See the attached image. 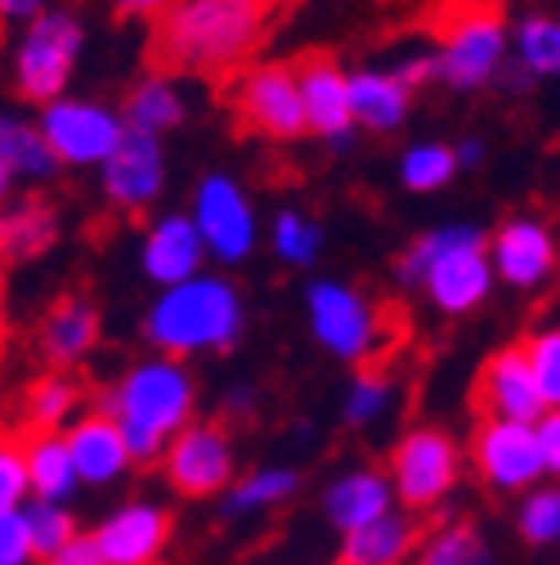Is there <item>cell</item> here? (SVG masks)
Instances as JSON below:
<instances>
[{"label": "cell", "instance_id": "1", "mask_svg": "<svg viewBox=\"0 0 560 565\" xmlns=\"http://www.w3.org/2000/svg\"><path fill=\"white\" fill-rule=\"evenodd\" d=\"M283 6L288 0H162L149 32L153 73H189L202 82L238 77Z\"/></svg>", "mask_w": 560, "mask_h": 565}, {"label": "cell", "instance_id": "2", "mask_svg": "<svg viewBox=\"0 0 560 565\" xmlns=\"http://www.w3.org/2000/svg\"><path fill=\"white\" fill-rule=\"evenodd\" d=\"M99 413L121 431L130 462H153L193 422V377L175 360H144L99 399Z\"/></svg>", "mask_w": 560, "mask_h": 565}, {"label": "cell", "instance_id": "3", "mask_svg": "<svg viewBox=\"0 0 560 565\" xmlns=\"http://www.w3.org/2000/svg\"><path fill=\"white\" fill-rule=\"evenodd\" d=\"M144 332L171 360L197 350H229L243 337V297L229 278L193 274L158 297Z\"/></svg>", "mask_w": 560, "mask_h": 565}, {"label": "cell", "instance_id": "4", "mask_svg": "<svg viewBox=\"0 0 560 565\" xmlns=\"http://www.w3.org/2000/svg\"><path fill=\"white\" fill-rule=\"evenodd\" d=\"M399 278L403 282H427L431 301L444 315H466L475 310L488 288H494V269L484 256V234L471 225H444L417 238L399 256Z\"/></svg>", "mask_w": 560, "mask_h": 565}, {"label": "cell", "instance_id": "5", "mask_svg": "<svg viewBox=\"0 0 560 565\" xmlns=\"http://www.w3.org/2000/svg\"><path fill=\"white\" fill-rule=\"evenodd\" d=\"M435 67L457 90H480L503 63V6L498 0H444L431 14Z\"/></svg>", "mask_w": 560, "mask_h": 565}, {"label": "cell", "instance_id": "6", "mask_svg": "<svg viewBox=\"0 0 560 565\" xmlns=\"http://www.w3.org/2000/svg\"><path fill=\"white\" fill-rule=\"evenodd\" d=\"M305 306H310L314 337L332 350L336 360H349V364H373L377 360V345L390 328V319H386L390 310H381L373 297L345 288V282H332V278L310 282Z\"/></svg>", "mask_w": 560, "mask_h": 565}, {"label": "cell", "instance_id": "7", "mask_svg": "<svg viewBox=\"0 0 560 565\" xmlns=\"http://www.w3.org/2000/svg\"><path fill=\"white\" fill-rule=\"evenodd\" d=\"M77 54H82V23L73 14H36L14 58L19 95L32 104H54L67 77H73Z\"/></svg>", "mask_w": 560, "mask_h": 565}, {"label": "cell", "instance_id": "8", "mask_svg": "<svg viewBox=\"0 0 560 565\" xmlns=\"http://www.w3.org/2000/svg\"><path fill=\"white\" fill-rule=\"evenodd\" d=\"M234 117L243 130H256L265 139H301L305 135V108L297 95V77H292V63H260L247 67L234 82Z\"/></svg>", "mask_w": 560, "mask_h": 565}, {"label": "cell", "instance_id": "9", "mask_svg": "<svg viewBox=\"0 0 560 565\" xmlns=\"http://www.w3.org/2000/svg\"><path fill=\"white\" fill-rule=\"evenodd\" d=\"M457 467H462V454L457 445L435 431V427H417L399 440L395 449V499L408 508V512H431L444 493L457 484Z\"/></svg>", "mask_w": 560, "mask_h": 565}, {"label": "cell", "instance_id": "10", "mask_svg": "<svg viewBox=\"0 0 560 565\" xmlns=\"http://www.w3.org/2000/svg\"><path fill=\"white\" fill-rule=\"evenodd\" d=\"M193 230L202 238V252H216V260L238 265L256 247V216L247 193L229 175H202L193 193Z\"/></svg>", "mask_w": 560, "mask_h": 565}, {"label": "cell", "instance_id": "11", "mask_svg": "<svg viewBox=\"0 0 560 565\" xmlns=\"http://www.w3.org/2000/svg\"><path fill=\"white\" fill-rule=\"evenodd\" d=\"M166 480L184 493V499H212V493H225L234 484V440L229 431L212 427V422H197V427H184L166 449Z\"/></svg>", "mask_w": 560, "mask_h": 565}, {"label": "cell", "instance_id": "12", "mask_svg": "<svg viewBox=\"0 0 560 565\" xmlns=\"http://www.w3.org/2000/svg\"><path fill=\"white\" fill-rule=\"evenodd\" d=\"M41 139L54 153V162L67 167H90L104 162L121 135V117L99 108V104H82V99H54L41 113Z\"/></svg>", "mask_w": 560, "mask_h": 565}, {"label": "cell", "instance_id": "13", "mask_svg": "<svg viewBox=\"0 0 560 565\" xmlns=\"http://www.w3.org/2000/svg\"><path fill=\"white\" fill-rule=\"evenodd\" d=\"M475 471L488 489L511 493V489H529L542 476L538 462V445H534V427L529 422H484L471 445Z\"/></svg>", "mask_w": 560, "mask_h": 565}, {"label": "cell", "instance_id": "14", "mask_svg": "<svg viewBox=\"0 0 560 565\" xmlns=\"http://www.w3.org/2000/svg\"><path fill=\"white\" fill-rule=\"evenodd\" d=\"M104 167V193L112 206L121 211H139L162 193L166 180V162H162V145L153 135H139L130 126H121L112 153L99 162Z\"/></svg>", "mask_w": 560, "mask_h": 565}, {"label": "cell", "instance_id": "15", "mask_svg": "<svg viewBox=\"0 0 560 565\" xmlns=\"http://www.w3.org/2000/svg\"><path fill=\"white\" fill-rule=\"evenodd\" d=\"M475 408L484 413V422H534L547 413L534 377H529V364H525V350L520 345H507L488 360L475 377Z\"/></svg>", "mask_w": 560, "mask_h": 565}, {"label": "cell", "instance_id": "16", "mask_svg": "<svg viewBox=\"0 0 560 565\" xmlns=\"http://www.w3.org/2000/svg\"><path fill=\"white\" fill-rule=\"evenodd\" d=\"M104 565H158L171 539V512L153 503H126L90 534Z\"/></svg>", "mask_w": 560, "mask_h": 565}, {"label": "cell", "instance_id": "17", "mask_svg": "<svg viewBox=\"0 0 560 565\" xmlns=\"http://www.w3.org/2000/svg\"><path fill=\"white\" fill-rule=\"evenodd\" d=\"M292 77H297V95L305 108V130L327 135V139H345L355 121H349L345 73L336 67V58L327 50H305L292 58Z\"/></svg>", "mask_w": 560, "mask_h": 565}, {"label": "cell", "instance_id": "18", "mask_svg": "<svg viewBox=\"0 0 560 565\" xmlns=\"http://www.w3.org/2000/svg\"><path fill=\"white\" fill-rule=\"evenodd\" d=\"M488 269L511 288H542L556 269V238L547 225L516 216L488 243Z\"/></svg>", "mask_w": 560, "mask_h": 565}, {"label": "cell", "instance_id": "19", "mask_svg": "<svg viewBox=\"0 0 560 565\" xmlns=\"http://www.w3.org/2000/svg\"><path fill=\"white\" fill-rule=\"evenodd\" d=\"M99 341V310L77 297V292H63L45 319H41V350L54 369H73L86 350H95Z\"/></svg>", "mask_w": 560, "mask_h": 565}, {"label": "cell", "instance_id": "20", "mask_svg": "<svg viewBox=\"0 0 560 565\" xmlns=\"http://www.w3.org/2000/svg\"><path fill=\"white\" fill-rule=\"evenodd\" d=\"M417 543H422V525L408 512H386L345 534L336 565H408Z\"/></svg>", "mask_w": 560, "mask_h": 565}, {"label": "cell", "instance_id": "21", "mask_svg": "<svg viewBox=\"0 0 560 565\" xmlns=\"http://www.w3.org/2000/svg\"><path fill=\"white\" fill-rule=\"evenodd\" d=\"M63 445H67V458H73L77 480H86V484H108L130 467L126 440L104 413H86L77 427L63 436Z\"/></svg>", "mask_w": 560, "mask_h": 565}, {"label": "cell", "instance_id": "22", "mask_svg": "<svg viewBox=\"0 0 560 565\" xmlns=\"http://www.w3.org/2000/svg\"><path fill=\"white\" fill-rule=\"evenodd\" d=\"M202 256L206 252H202V238H197L189 216H166L144 238V269H149V278L162 282V288H175V282L193 278Z\"/></svg>", "mask_w": 560, "mask_h": 565}, {"label": "cell", "instance_id": "23", "mask_svg": "<svg viewBox=\"0 0 560 565\" xmlns=\"http://www.w3.org/2000/svg\"><path fill=\"white\" fill-rule=\"evenodd\" d=\"M58 216L45 198H23L10 211H0V265H23L54 247Z\"/></svg>", "mask_w": 560, "mask_h": 565}, {"label": "cell", "instance_id": "24", "mask_svg": "<svg viewBox=\"0 0 560 565\" xmlns=\"http://www.w3.org/2000/svg\"><path fill=\"white\" fill-rule=\"evenodd\" d=\"M390 499H395V493H390V480L381 471H349V476H341L327 489L323 512H327V521L341 534H349V530H359V525L386 516L390 512Z\"/></svg>", "mask_w": 560, "mask_h": 565}, {"label": "cell", "instance_id": "25", "mask_svg": "<svg viewBox=\"0 0 560 565\" xmlns=\"http://www.w3.org/2000/svg\"><path fill=\"white\" fill-rule=\"evenodd\" d=\"M345 99H349V121L368 130H395L408 117L412 90L395 73H359L345 77Z\"/></svg>", "mask_w": 560, "mask_h": 565}, {"label": "cell", "instance_id": "26", "mask_svg": "<svg viewBox=\"0 0 560 565\" xmlns=\"http://www.w3.org/2000/svg\"><path fill=\"white\" fill-rule=\"evenodd\" d=\"M77 404H82V382L77 377H67L58 369L45 373V377H36L23 391V413H19L14 436L23 440V436H50V431H58L63 422L77 413Z\"/></svg>", "mask_w": 560, "mask_h": 565}, {"label": "cell", "instance_id": "27", "mask_svg": "<svg viewBox=\"0 0 560 565\" xmlns=\"http://www.w3.org/2000/svg\"><path fill=\"white\" fill-rule=\"evenodd\" d=\"M23 467H28V489H36L41 503H63L77 489V471L73 458H67L63 431L23 436Z\"/></svg>", "mask_w": 560, "mask_h": 565}, {"label": "cell", "instance_id": "28", "mask_svg": "<svg viewBox=\"0 0 560 565\" xmlns=\"http://www.w3.org/2000/svg\"><path fill=\"white\" fill-rule=\"evenodd\" d=\"M0 167L10 175H28V180H50L58 171L41 130L19 117H0Z\"/></svg>", "mask_w": 560, "mask_h": 565}, {"label": "cell", "instance_id": "29", "mask_svg": "<svg viewBox=\"0 0 560 565\" xmlns=\"http://www.w3.org/2000/svg\"><path fill=\"white\" fill-rule=\"evenodd\" d=\"M180 121H184V99L175 95V86H171L166 77H149V82H139V86L130 90V99H126V121H121V126L158 139L162 130H171V126H180Z\"/></svg>", "mask_w": 560, "mask_h": 565}, {"label": "cell", "instance_id": "30", "mask_svg": "<svg viewBox=\"0 0 560 565\" xmlns=\"http://www.w3.org/2000/svg\"><path fill=\"white\" fill-rule=\"evenodd\" d=\"M412 556L417 565H494V552H488L484 534L471 521H457L435 539H422Z\"/></svg>", "mask_w": 560, "mask_h": 565}, {"label": "cell", "instance_id": "31", "mask_svg": "<svg viewBox=\"0 0 560 565\" xmlns=\"http://www.w3.org/2000/svg\"><path fill=\"white\" fill-rule=\"evenodd\" d=\"M297 489H301V476L297 471H283V467L243 476L225 493V516H247V512H260V508H273V503H288Z\"/></svg>", "mask_w": 560, "mask_h": 565}, {"label": "cell", "instance_id": "32", "mask_svg": "<svg viewBox=\"0 0 560 565\" xmlns=\"http://www.w3.org/2000/svg\"><path fill=\"white\" fill-rule=\"evenodd\" d=\"M390 395H395L390 369H386L381 360L359 364V377H355V386H349V395H345V422H349V427H368L373 417L386 413Z\"/></svg>", "mask_w": 560, "mask_h": 565}, {"label": "cell", "instance_id": "33", "mask_svg": "<svg viewBox=\"0 0 560 565\" xmlns=\"http://www.w3.org/2000/svg\"><path fill=\"white\" fill-rule=\"evenodd\" d=\"M516 50H520V63L534 77H551L560 67V28H556V19H547V14L525 19V28L516 36Z\"/></svg>", "mask_w": 560, "mask_h": 565}, {"label": "cell", "instance_id": "34", "mask_svg": "<svg viewBox=\"0 0 560 565\" xmlns=\"http://www.w3.org/2000/svg\"><path fill=\"white\" fill-rule=\"evenodd\" d=\"M520 350H525V364H529V377H534L542 404L556 408V399H560V332L556 328L534 332Z\"/></svg>", "mask_w": 560, "mask_h": 565}, {"label": "cell", "instance_id": "35", "mask_svg": "<svg viewBox=\"0 0 560 565\" xmlns=\"http://www.w3.org/2000/svg\"><path fill=\"white\" fill-rule=\"evenodd\" d=\"M453 175H457V158L444 145H417V149L403 153V184L417 189V193L444 189Z\"/></svg>", "mask_w": 560, "mask_h": 565}, {"label": "cell", "instance_id": "36", "mask_svg": "<svg viewBox=\"0 0 560 565\" xmlns=\"http://www.w3.org/2000/svg\"><path fill=\"white\" fill-rule=\"evenodd\" d=\"M23 521H28V539H32V556H54L63 543H73L77 539V521H73V512H63L58 503H41L36 499V508L32 512H23Z\"/></svg>", "mask_w": 560, "mask_h": 565}, {"label": "cell", "instance_id": "37", "mask_svg": "<svg viewBox=\"0 0 560 565\" xmlns=\"http://www.w3.org/2000/svg\"><path fill=\"white\" fill-rule=\"evenodd\" d=\"M323 247V230L314 221H305L301 211H283L273 221V252L283 256L288 265H310Z\"/></svg>", "mask_w": 560, "mask_h": 565}, {"label": "cell", "instance_id": "38", "mask_svg": "<svg viewBox=\"0 0 560 565\" xmlns=\"http://www.w3.org/2000/svg\"><path fill=\"white\" fill-rule=\"evenodd\" d=\"M520 534H525V543H556V534H560V489L556 484H542L525 499Z\"/></svg>", "mask_w": 560, "mask_h": 565}, {"label": "cell", "instance_id": "39", "mask_svg": "<svg viewBox=\"0 0 560 565\" xmlns=\"http://www.w3.org/2000/svg\"><path fill=\"white\" fill-rule=\"evenodd\" d=\"M23 499H28L23 440L10 431V436H0V512H19Z\"/></svg>", "mask_w": 560, "mask_h": 565}, {"label": "cell", "instance_id": "40", "mask_svg": "<svg viewBox=\"0 0 560 565\" xmlns=\"http://www.w3.org/2000/svg\"><path fill=\"white\" fill-rule=\"evenodd\" d=\"M0 565H32V539L23 512H0Z\"/></svg>", "mask_w": 560, "mask_h": 565}, {"label": "cell", "instance_id": "41", "mask_svg": "<svg viewBox=\"0 0 560 565\" xmlns=\"http://www.w3.org/2000/svg\"><path fill=\"white\" fill-rule=\"evenodd\" d=\"M534 445H538L542 476H556V467H560V417H556V408H547L534 422Z\"/></svg>", "mask_w": 560, "mask_h": 565}, {"label": "cell", "instance_id": "42", "mask_svg": "<svg viewBox=\"0 0 560 565\" xmlns=\"http://www.w3.org/2000/svg\"><path fill=\"white\" fill-rule=\"evenodd\" d=\"M45 565H104V556H99L90 534H77L73 543H63L54 556H45Z\"/></svg>", "mask_w": 560, "mask_h": 565}, {"label": "cell", "instance_id": "43", "mask_svg": "<svg viewBox=\"0 0 560 565\" xmlns=\"http://www.w3.org/2000/svg\"><path fill=\"white\" fill-rule=\"evenodd\" d=\"M45 0H0V23H19V19H36Z\"/></svg>", "mask_w": 560, "mask_h": 565}, {"label": "cell", "instance_id": "44", "mask_svg": "<svg viewBox=\"0 0 560 565\" xmlns=\"http://www.w3.org/2000/svg\"><path fill=\"white\" fill-rule=\"evenodd\" d=\"M117 10H121V14H134V19H144V14H158V10H162V0H117Z\"/></svg>", "mask_w": 560, "mask_h": 565}, {"label": "cell", "instance_id": "45", "mask_svg": "<svg viewBox=\"0 0 560 565\" xmlns=\"http://www.w3.org/2000/svg\"><path fill=\"white\" fill-rule=\"evenodd\" d=\"M10 184H14V175H10L6 167H0V202H6V198H10Z\"/></svg>", "mask_w": 560, "mask_h": 565}, {"label": "cell", "instance_id": "46", "mask_svg": "<svg viewBox=\"0 0 560 565\" xmlns=\"http://www.w3.org/2000/svg\"><path fill=\"white\" fill-rule=\"evenodd\" d=\"M0 337H6V306H0Z\"/></svg>", "mask_w": 560, "mask_h": 565}]
</instances>
